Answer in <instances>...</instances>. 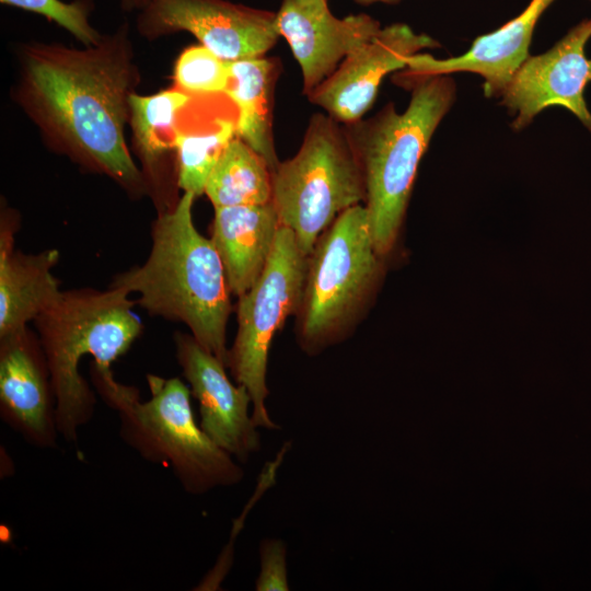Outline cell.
Masks as SVG:
<instances>
[{
	"instance_id": "obj_1",
	"label": "cell",
	"mask_w": 591,
	"mask_h": 591,
	"mask_svg": "<svg viewBox=\"0 0 591 591\" xmlns=\"http://www.w3.org/2000/svg\"><path fill=\"white\" fill-rule=\"evenodd\" d=\"M123 30L86 49L37 45L25 53L22 101L57 149L132 192L144 188L124 139L136 82Z\"/></svg>"
},
{
	"instance_id": "obj_2",
	"label": "cell",
	"mask_w": 591,
	"mask_h": 591,
	"mask_svg": "<svg viewBox=\"0 0 591 591\" xmlns=\"http://www.w3.org/2000/svg\"><path fill=\"white\" fill-rule=\"evenodd\" d=\"M195 198L194 193L184 192L160 212L152 225L147 260L119 274L111 287L138 293L136 303L150 315L184 323L227 366L232 294L217 248L194 224Z\"/></svg>"
},
{
	"instance_id": "obj_3",
	"label": "cell",
	"mask_w": 591,
	"mask_h": 591,
	"mask_svg": "<svg viewBox=\"0 0 591 591\" xmlns=\"http://www.w3.org/2000/svg\"><path fill=\"white\" fill-rule=\"evenodd\" d=\"M92 384L119 419V437L143 460L172 472L189 495L239 484L244 470L198 426L190 389L178 378L147 374L149 399L118 382L109 366L90 363Z\"/></svg>"
},
{
	"instance_id": "obj_4",
	"label": "cell",
	"mask_w": 591,
	"mask_h": 591,
	"mask_svg": "<svg viewBox=\"0 0 591 591\" xmlns=\"http://www.w3.org/2000/svg\"><path fill=\"white\" fill-rule=\"evenodd\" d=\"M395 81L412 88L403 113L389 103L372 117L345 125L362 167L364 206L381 256L397 239L420 160L455 100L450 74Z\"/></svg>"
},
{
	"instance_id": "obj_5",
	"label": "cell",
	"mask_w": 591,
	"mask_h": 591,
	"mask_svg": "<svg viewBox=\"0 0 591 591\" xmlns=\"http://www.w3.org/2000/svg\"><path fill=\"white\" fill-rule=\"evenodd\" d=\"M128 296L115 287L62 291L34 320L50 372L58 432L69 443L78 441L79 429L92 420L96 406V395L80 373L81 360L89 356L111 367L142 333Z\"/></svg>"
},
{
	"instance_id": "obj_6",
	"label": "cell",
	"mask_w": 591,
	"mask_h": 591,
	"mask_svg": "<svg viewBox=\"0 0 591 591\" xmlns=\"http://www.w3.org/2000/svg\"><path fill=\"white\" fill-rule=\"evenodd\" d=\"M273 204L281 227L309 256L345 210L366 201L359 158L344 124L326 113L311 116L297 153L271 172Z\"/></svg>"
},
{
	"instance_id": "obj_7",
	"label": "cell",
	"mask_w": 591,
	"mask_h": 591,
	"mask_svg": "<svg viewBox=\"0 0 591 591\" xmlns=\"http://www.w3.org/2000/svg\"><path fill=\"white\" fill-rule=\"evenodd\" d=\"M382 257L373 242L364 205L340 213L308 257L297 335L315 355L344 338L371 294Z\"/></svg>"
},
{
	"instance_id": "obj_8",
	"label": "cell",
	"mask_w": 591,
	"mask_h": 591,
	"mask_svg": "<svg viewBox=\"0 0 591 591\" xmlns=\"http://www.w3.org/2000/svg\"><path fill=\"white\" fill-rule=\"evenodd\" d=\"M308 257L286 227H280L267 264L253 287L239 297L237 332L229 349L227 367L235 383L244 385L252 399L256 427L278 430L265 405L270 346L286 320L301 304Z\"/></svg>"
},
{
	"instance_id": "obj_9",
	"label": "cell",
	"mask_w": 591,
	"mask_h": 591,
	"mask_svg": "<svg viewBox=\"0 0 591 591\" xmlns=\"http://www.w3.org/2000/svg\"><path fill=\"white\" fill-rule=\"evenodd\" d=\"M139 28L150 37L189 32L228 61L262 57L280 37L276 12L225 0H151Z\"/></svg>"
},
{
	"instance_id": "obj_10",
	"label": "cell",
	"mask_w": 591,
	"mask_h": 591,
	"mask_svg": "<svg viewBox=\"0 0 591 591\" xmlns=\"http://www.w3.org/2000/svg\"><path fill=\"white\" fill-rule=\"evenodd\" d=\"M591 19L583 20L544 54L529 56L505 88L501 104L514 119L512 128H525L549 106H563L591 131V113L584 99L591 83V58L586 46Z\"/></svg>"
},
{
	"instance_id": "obj_11",
	"label": "cell",
	"mask_w": 591,
	"mask_h": 591,
	"mask_svg": "<svg viewBox=\"0 0 591 591\" xmlns=\"http://www.w3.org/2000/svg\"><path fill=\"white\" fill-rule=\"evenodd\" d=\"M174 344L176 360L199 405L201 429L237 462H247L262 447L258 427L248 412L252 399L247 389L234 384L227 366L192 334L175 333Z\"/></svg>"
},
{
	"instance_id": "obj_12",
	"label": "cell",
	"mask_w": 591,
	"mask_h": 591,
	"mask_svg": "<svg viewBox=\"0 0 591 591\" xmlns=\"http://www.w3.org/2000/svg\"><path fill=\"white\" fill-rule=\"evenodd\" d=\"M440 44L427 34H417L404 23L381 28L369 42L350 53L309 101L337 121L360 120L373 104L382 80L405 69L408 59Z\"/></svg>"
},
{
	"instance_id": "obj_13",
	"label": "cell",
	"mask_w": 591,
	"mask_h": 591,
	"mask_svg": "<svg viewBox=\"0 0 591 591\" xmlns=\"http://www.w3.org/2000/svg\"><path fill=\"white\" fill-rule=\"evenodd\" d=\"M0 417L32 447L56 448V399L47 361L27 326L0 337Z\"/></svg>"
},
{
	"instance_id": "obj_14",
	"label": "cell",
	"mask_w": 591,
	"mask_h": 591,
	"mask_svg": "<svg viewBox=\"0 0 591 591\" xmlns=\"http://www.w3.org/2000/svg\"><path fill=\"white\" fill-rule=\"evenodd\" d=\"M276 14L278 33L300 66L306 96L381 30L380 22L364 13L336 18L327 0H282Z\"/></svg>"
},
{
	"instance_id": "obj_15",
	"label": "cell",
	"mask_w": 591,
	"mask_h": 591,
	"mask_svg": "<svg viewBox=\"0 0 591 591\" xmlns=\"http://www.w3.org/2000/svg\"><path fill=\"white\" fill-rule=\"evenodd\" d=\"M554 1L531 0L519 15L475 38L461 56L438 59L430 54L418 53L408 59L406 68L395 79L472 72L484 79L487 97L500 96L513 73L530 56L535 26Z\"/></svg>"
},
{
	"instance_id": "obj_16",
	"label": "cell",
	"mask_w": 591,
	"mask_h": 591,
	"mask_svg": "<svg viewBox=\"0 0 591 591\" xmlns=\"http://www.w3.org/2000/svg\"><path fill=\"white\" fill-rule=\"evenodd\" d=\"M16 223L1 216L0 224V337L19 332L60 297L51 269L58 250L24 254L14 248Z\"/></svg>"
},
{
	"instance_id": "obj_17",
	"label": "cell",
	"mask_w": 591,
	"mask_h": 591,
	"mask_svg": "<svg viewBox=\"0 0 591 591\" xmlns=\"http://www.w3.org/2000/svg\"><path fill=\"white\" fill-rule=\"evenodd\" d=\"M280 227L273 201L215 208L210 240L222 260L232 296H243L256 282Z\"/></svg>"
},
{
	"instance_id": "obj_18",
	"label": "cell",
	"mask_w": 591,
	"mask_h": 591,
	"mask_svg": "<svg viewBox=\"0 0 591 591\" xmlns=\"http://www.w3.org/2000/svg\"><path fill=\"white\" fill-rule=\"evenodd\" d=\"M277 61L262 57L230 62V81L224 94L236 107V137L268 163L271 172L278 160L273 134L274 91Z\"/></svg>"
},
{
	"instance_id": "obj_19",
	"label": "cell",
	"mask_w": 591,
	"mask_h": 591,
	"mask_svg": "<svg viewBox=\"0 0 591 591\" xmlns=\"http://www.w3.org/2000/svg\"><path fill=\"white\" fill-rule=\"evenodd\" d=\"M204 194L213 208L271 202V170L260 154L235 137L210 173Z\"/></svg>"
},
{
	"instance_id": "obj_20",
	"label": "cell",
	"mask_w": 591,
	"mask_h": 591,
	"mask_svg": "<svg viewBox=\"0 0 591 591\" xmlns=\"http://www.w3.org/2000/svg\"><path fill=\"white\" fill-rule=\"evenodd\" d=\"M193 95L177 89L151 96L130 95V123L137 148L152 170L161 157L175 149L178 118Z\"/></svg>"
},
{
	"instance_id": "obj_21",
	"label": "cell",
	"mask_w": 591,
	"mask_h": 591,
	"mask_svg": "<svg viewBox=\"0 0 591 591\" xmlns=\"http://www.w3.org/2000/svg\"><path fill=\"white\" fill-rule=\"evenodd\" d=\"M236 137V119L216 116L206 127H188L178 118L175 150L177 185L200 196L207 179L229 142Z\"/></svg>"
},
{
	"instance_id": "obj_22",
	"label": "cell",
	"mask_w": 591,
	"mask_h": 591,
	"mask_svg": "<svg viewBox=\"0 0 591 591\" xmlns=\"http://www.w3.org/2000/svg\"><path fill=\"white\" fill-rule=\"evenodd\" d=\"M230 62L202 45L192 46L176 61L175 83L190 95L224 93L230 81Z\"/></svg>"
},
{
	"instance_id": "obj_23",
	"label": "cell",
	"mask_w": 591,
	"mask_h": 591,
	"mask_svg": "<svg viewBox=\"0 0 591 591\" xmlns=\"http://www.w3.org/2000/svg\"><path fill=\"white\" fill-rule=\"evenodd\" d=\"M1 3L42 14L55 21L83 44L91 46L101 40L99 33L89 24L90 3L85 0L65 3L60 0H0Z\"/></svg>"
},
{
	"instance_id": "obj_24",
	"label": "cell",
	"mask_w": 591,
	"mask_h": 591,
	"mask_svg": "<svg viewBox=\"0 0 591 591\" xmlns=\"http://www.w3.org/2000/svg\"><path fill=\"white\" fill-rule=\"evenodd\" d=\"M260 569L255 582L257 591H288L287 545L278 538L259 544Z\"/></svg>"
},
{
	"instance_id": "obj_25",
	"label": "cell",
	"mask_w": 591,
	"mask_h": 591,
	"mask_svg": "<svg viewBox=\"0 0 591 591\" xmlns=\"http://www.w3.org/2000/svg\"><path fill=\"white\" fill-rule=\"evenodd\" d=\"M126 9L146 8L151 0H121Z\"/></svg>"
},
{
	"instance_id": "obj_26",
	"label": "cell",
	"mask_w": 591,
	"mask_h": 591,
	"mask_svg": "<svg viewBox=\"0 0 591 591\" xmlns=\"http://www.w3.org/2000/svg\"><path fill=\"white\" fill-rule=\"evenodd\" d=\"M355 1L363 5H369L375 2H382L386 4H396L401 2L402 0H355Z\"/></svg>"
},
{
	"instance_id": "obj_27",
	"label": "cell",
	"mask_w": 591,
	"mask_h": 591,
	"mask_svg": "<svg viewBox=\"0 0 591 591\" xmlns=\"http://www.w3.org/2000/svg\"><path fill=\"white\" fill-rule=\"evenodd\" d=\"M591 1V0H590Z\"/></svg>"
}]
</instances>
